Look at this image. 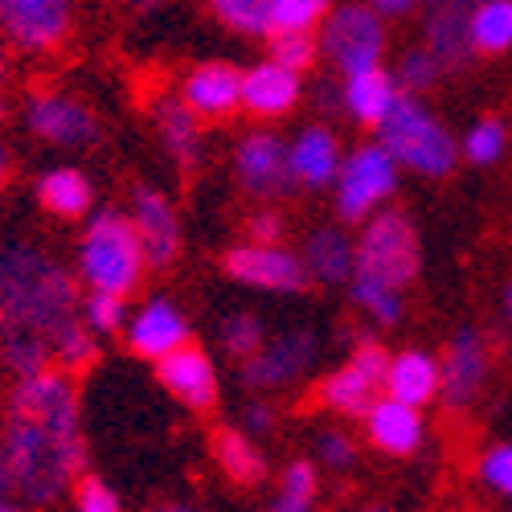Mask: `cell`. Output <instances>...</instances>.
I'll list each match as a JSON object with an SVG mask.
<instances>
[{
	"instance_id": "6da1fadb",
	"label": "cell",
	"mask_w": 512,
	"mask_h": 512,
	"mask_svg": "<svg viewBox=\"0 0 512 512\" xmlns=\"http://www.w3.org/2000/svg\"><path fill=\"white\" fill-rule=\"evenodd\" d=\"M0 443L21 504L50 508L74 492L78 476L87 472L74 373L50 365L33 377H17L0 418Z\"/></svg>"
},
{
	"instance_id": "7a4b0ae2",
	"label": "cell",
	"mask_w": 512,
	"mask_h": 512,
	"mask_svg": "<svg viewBox=\"0 0 512 512\" xmlns=\"http://www.w3.org/2000/svg\"><path fill=\"white\" fill-rule=\"evenodd\" d=\"M78 275L33 242L0 246V328H29L54 340L82 316Z\"/></svg>"
},
{
	"instance_id": "3957f363",
	"label": "cell",
	"mask_w": 512,
	"mask_h": 512,
	"mask_svg": "<svg viewBox=\"0 0 512 512\" xmlns=\"http://www.w3.org/2000/svg\"><path fill=\"white\" fill-rule=\"evenodd\" d=\"M148 254L140 242V230L132 222V213L123 209H95L87 218V230L78 238V279L87 283V291H115L132 295L144 283Z\"/></svg>"
},
{
	"instance_id": "277c9868",
	"label": "cell",
	"mask_w": 512,
	"mask_h": 512,
	"mask_svg": "<svg viewBox=\"0 0 512 512\" xmlns=\"http://www.w3.org/2000/svg\"><path fill=\"white\" fill-rule=\"evenodd\" d=\"M377 144L422 177H447L455 168V140L414 95H398L394 111L377 127Z\"/></svg>"
},
{
	"instance_id": "5b68a950",
	"label": "cell",
	"mask_w": 512,
	"mask_h": 512,
	"mask_svg": "<svg viewBox=\"0 0 512 512\" xmlns=\"http://www.w3.org/2000/svg\"><path fill=\"white\" fill-rule=\"evenodd\" d=\"M418 230L406 213L398 209H386L369 218V226L361 230V242H357V267L353 275H369L377 283H386L394 291L410 287L414 275H418Z\"/></svg>"
},
{
	"instance_id": "8992f818",
	"label": "cell",
	"mask_w": 512,
	"mask_h": 512,
	"mask_svg": "<svg viewBox=\"0 0 512 512\" xmlns=\"http://www.w3.org/2000/svg\"><path fill=\"white\" fill-rule=\"evenodd\" d=\"M381 50H386L381 13L365 9V5H340L320 25V54L345 78L381 66Z\"/></svg>"
},
{
	"instance_id": "52a82bcc",
	"label": "cell",
	"mask_w": 512,
	"mask_h": 512,
	"mask_svg": "<svg viewBox=\"0 0 512 512\" xmlns=\"http://www.w3.org/2000/svg\"><path fill=\"white\" fill-rule=\"evenodd\" d=\"M226 279L254 287V291H271V295H295L308 291L312 271L304 263V254H295L279 242H238L226 250L222 259Z\"/></svg>"
},
{
	"instance_id": "ba28073f",
	"label": "cell",
	"mask_w": 512,
	"mask_h": 512,
	"mask_svg": "<svg viewBox=\"0 0 512 512\" xmlns=\"http://www.w3.org/2000/svg\"><path fill=\"white\" fill-rule=\"evenodd\" d=\"M398 160L381 148L365 144L357 148L336 173V218L340 222H365L373 205H381L398 185Z\"/></svg>"
},
{
	"instance_id": "9c48e42d",
	"label": "cell",
	"mask_w": 512,
	"mask_h": 512,
	"mask_svg": "<svg viewBox=\"0 0 512 512\" xmlns=\"http://www.w3.org/2000/svg\"><path fill=\"white\" fill-rule=\"evenodd\" d=\"M25 127L50 148H87L99 136L95 111L70 91L41 87L25 95Z\"/></svg>"
},
{
	"instance_id": "30bf717a",
	"label": "cell",
	"mask_w": 512,
	"mask_h": 512,
	"mask_svg": "<svg viewBox=\"0 0 512 512\" xmlns=\"http://www.w3.org/2000/svg\"><path fill=\"white\" fill-rule=\"evenodd\" d=\"M74 29V0H0V33L21 54H54Z\"/></svg>"
},
{
	"instance_id": "8fae6325",
	"label": "cell",
	"mask_w": 512,
	"mask_h": 512,
	"mask_svg": "<svg viewBox=\"0 0 512 512\" xmlns=\"http://www.w3.org/2000/svg\"><path fill=\"white\" fill-rule=\"evenodd\" d=\"M234 177L242 193L254 201H279L295 189L291 173V144H283L275 132H250L234 148Z\"/></svg>"
},
{
	"instance_id": "7c38bea8",
	"label": "cell",
	"mask_w": 512,
	"mask_h": 512,
	"mask_svg": "<svg viewBox=\"0 0 512 512\" xmlns=\"http://www.w3.org/2000/svg\"><path fill=\"white\" fill-rule=\"evenodd\" d=\"M316 361V336L312 332H283L275 340L238 361L242 365V386L254 390V394H267V390H279V386H291V381H300Z\"/></svg>"
},
{
	"instance_id": "4fadbf2b",
	"label": "cell",
	"mask_w": 512,
	"mask_h": 512,
	"mask_svg": "<svg viewBox=\"0 0 512 512\" xmlns=\"http://www.w3.org/2000/svg\"><path fill=\"white\" fill-rule=\"evenodd\" d=\"M123 340H127V349H132L136 357L156 365L160 357L189 345V320L173 300H168V295H152V300H144L136 308V316L127 320Z\"/></svg>"
},
{
	"instance_id": "5bb4252c",
	"label": "cell",
	"mask_w": 512,
	"mask_h": 512,
	"mask_svg": "<svg viewBox=\"0 0 512 512\" xmlns=\"http://www.w3.org/2000/svg\"><path fill=\"white\" fill-rule=\"evenodd\" d=\"M156 381L197 414L218 402V365H213V357L205 349H197L193 340L156 361Z\"/></svg>"
},
{
	"instance_id": "9a60e30c",
	"label": "cell",
	"mask_w": 512,
	"mask_h": 512,
	"mask_svg": "<svg viewBox=\"0 0 512 512\" xmlns=\"http://www.w3.org/2000/svg\"><path fill=\"white\" fill-rule=\"evenodd\" d=\"M132 222L140 230L148 263L152 267H173L177 254H181V218H177L173 201L152 185H140L132 193Z\"/></svg>"
},
{
	"instance_id": "2e32d148",
	"label": "cell",
	"mask_w": 512,
	"mask_h": 512,
	"mask_svg": "<svg viewBox=\"0 0 512 512\" xmlns=\"http://www.w3.org/2000/svg\"><path fill=\"white\" fill-rule=\"evenodd\" d=\"M242 74L230 62H201L181 78V99L201 119H226L242 111Z\"/></svg>"
},
{
	"instance_id": "e0dca14e",
	"label": "cell",
	"mask_w": 512,
	"mask_h": 512,
	"mask_svg": "<svg viewBox=\"0 0 512 512\" xmlns=\"http://www.w3.org/2000/svg\"><path fill=\"white\" fill-rule=\"evenodd\" d=\"M484 373H488V349H484L480 332L459 328L447 345V357H443V402L451 410H463L484 386Z\"/></svg>"
},
{
	"instance_id": "ac0fdd59",
	"label": "cell",
	"mask_w": 512,
	"mask_h": 512,
	"mask_svg": "<svg viewBox=\"0 0 512 512\" xmlns=\"http://www.w3.org/2000/svg\"><path fill=\"white\" fill-rule=\"evenodd\" d=\"M152 119H156V136H160L164 152L173 156V164L181 168V173H193V168L205 160V127H201V115L177 95V99H156Z\"/></svg>"
},
{
	"instance_id": "d6986e66",
	"label": "cell",
	"mask_w": 512,
	"mask_h": 512,
	"mask_svg": "<svg viewBox=\"0 0 512 512\" xmlns=\"http://www.w3.org/2000/svg\"><path fill=\"white\" fill-rule=\"evenodd\" d=\"M300 78L287 66H279L275 58L250 66L242 74V111L259 115V119H279L287 115L295 103H300Z\"/></svg>"
},
{
	"instance_id": "ffe728a7",
	"label": "cell",
	"mask_w": 512,
	"mask_h": 512,
	"mask_svg": "<svg viewBox=\"0 0 512 512\" xmlns=\"http://www.w3.org/2000/svg\"><path fill=\"white\" fill-rule=\"evenodd\" d=\"M37 205L54 213L62 222H74V218H91L95 213V185L91 177L82 173L74 164H54L46 173L37 177Z\"/></svg>"
},
{
	"instance_id": "44dd1931",
	"label": "cell",
	"mask_w": 512,
	"mask_h": 512,
	"mask_svg": "<svg viewBox=\"0 0 512 512\" xmlns=\"http://www.w3.org/2000/svg\"><path fill=\"white\" fill-rule=\"evenodd\" d=\"M365 431H369V443L386 455H414L418 443H422V418H418V406H406L398 398H377L373 410L365 414Z\"/></svg>"
},
{
	"instance_id": "7402d4cb",
	"label": "cell",
	"mask_w": 512,
	"mask_h": 512,
	"mask_svg": "<svg viewBox=\"0 0 512 512\" xmlns=\"http://www.w3.org/2000/svg\"><path fill=\"white\" fill-rule=\"evenodd\" d=\"M340 148L332 140L328 127H304L300 136L291 144V173H295V185L304 189H328L336 185V173H340Z\"/></svg>"
},
{
	"instance_id": "603a6c76",
	"label": "cell",
	"mask_w": 512,
	"mask_h": 512,
	"mask_svg": "<svg viewBox=\"0 0 512 512\" xmlns=\"http://www.w3.org/2000/svg\"><path fill=\"white\" fill-rule=\"evenodd\" d=\"M426 50H431L443 70H463L476 54L472 37V9H431L426 17Z\"/></svg>"
},
{
	"instance_id": "cb8c5ba5",
	"label": "cell",
	"mask_w": 512,
	"mask_h": 512,
	"mask_svg": "<svg viewBox=\"0 0 512 512\" xmlns=\"http://www.w3.org/2000/svg\"><path fill=\"white\" fill-rule=\"evenodd\" d=\"M213 459H218L226 480H234L242 488H254L267 480V455L246 426H218V431H213Z\"/></svg>"
},
{
	"instance_id": "d4e9b609",
	"label": "cell",
	"mask_w": 512,
	"mask_h": 512,
	"mask_svg": "<svg viewBox=\"0 0 512 512\" xmlns=\"http://www.w3.org/2000/svg\"><path fill=\"white\" fill-rule=\"evenodd\" d=\"M394 103H398V82L386 70H381V66L345 78V111L357 123L381 127V123H386V115L394 111Z\"/></svg>"
},
{
	"instance_id": "484cf974",
	"label": "cell",
	"mask_w": 512,
	"mask_h": 512,
	"mask_svg": "<svg viewBox=\"0 0 512 512\" xmlns=\"http://www.w3.org/2000/svg\"><path fill=\"white\" fill-rule=\"evenodd\" d=\"M377 386H381V381L369 377V373L349 357L336 373L324 377L320 402H324L328 410H336V414H345V418H365V414L373 410V402H377Z\"/></svg>"
},
{
	"instance_id": "4316f807",
	"label": "cell",
	"mask_w": 512,
	"mask_h": 512,
	"mask_svg": "<svg viewBox=\"0 0 512 512\" xmlns=\"http://www.w3.org/2000/svg\"><path fill=\"white\" fill-rule=\"evenodd\" d=\"M386 390H390V398H398L406 406H426L443 390V365H435L426 353H398L390 361Z\"/></svg>"
},
{
	"instance_id": "83f0119b",
	"label": "cell",
	"mask_w": 512,
	"mask_h": 512,
	"mask_svg": "<svg viewBox=\"0 0 512 512\" xmlns=\"http://www.w3.org/2000/svg\"><path fill=\"white\" fill-rule=\"evenodd\" d=\"M304 263L320 283H345L353 279V267H357V246L336 226H320L304 246Z\"/></svg>"
},
{
	"instance_id": "f1b7e54d",
	"label": "cell",
	"mask_w": 512,
	"mask_h": 512,
	"mask_svg": "<svg viewBox=\"0 0 512 512\" xmlns=\"http://www.w3.org/2000/svg\"><path fill=\"white\" fill-rule=\"evenodd\" d=\"M0 365L17 377H33L54 365V345L29 328H0Z\"/></svg>"
},
{
	"instance_id": "f546056e",
	"label": "cell",
	"mask_w": 512,
	"mask_h": 512,
	"mask_svg": "<svg viewBox=\"0 0 512 512\" xmlns=\"http://www.w3.org/2000/svg\"><path fill=\"white\" fill-rule=\"evenodd\" d=\"M54 365L66 369V373H82V369H91L95 357H99V336L87 328V320H70L54 340Z\"/></svg>"
},
{
	"instance_id": "4dcf8cb0",
	"label": "cell",
	"mask_w": 512,
	"mask_h": 512,
	"mask_svg": "<svg viewBox=\"0 0 512 512\" xmlns=\"http://www.w3.org/2000/svg\"><path fill=\"white\" fill-rule=\"evenodd\" d=\"M472 37L480 54H500L512 46V0H484L472 13Z\"/></svg>"
},
{
	"instance_id": "1f68e13d",
	"label": "cell",
	"mask_w": 512,
	"mask_h": 512,
	"mask_svg": "<svg viewBox=\"0 0 512 512\" xmlns=\"http://www.w3.org/2000/svg\"><path fill=\"white\" fill-rule=\"evenodd\" d=\"M209 9L242 37H271V0H209Z\"/></svg>"
},
{
	"instance_id": "d6a6232c",
	"label": "cell",
	"mask_w": 512,
	"mask_h": 512,
	"mask_svg": "<svg viewBox=\"0 0 512 512\" xmlns=\"http://www.w3.org/2000/svg\"><path fill=\"white\" fill-rule=\"evenodd\" d=\"M320 492V476L308 459L287 463V472L279 480V496H275V512H312Z\"/></svg>"
},
{
	"instance_id": "836d02e7",
	"label": "cell",
	"mask_w": 512,
	"mask_h": 512,
	"mask_svg": "<svg viewBox=\"0 0 512 512\" xmlns=\"http://www.w3.org/2000/svg\"><path fill=\"white\" fill-rule=\"evenodd\" d=\"M218 340H222V349L234 361H246V357H254V353L267 345V328H263V320L254 316V312H234V316L222 320Z\"/></svg>"
},
{
	"instance_id": "e575fe53",
	"label": "cell",
	"mask_w": 512,
	"mask_h": 512,
	"mask_svg": "<svg viewBox=\"0 0 512 512\" xmlns=\"http://www.w3.org/2000/svg\"><path fill=\"white\" fill-rule=\"evenodd\" d=\"M328 21V0H271V33H312Z\"/></svg>"
},
{
	"instance_id": "d590c367",
	"label": "cell",
	"mask_w": 512,
	"mask_h": 512,
	"mask_svg": "<svg viewBox=\"0 0 512 512\" xmlns=\"http://www.w3.org/2000/svg\"><path fill=\"white\" fill-rule=\"evenodd\" d=\"M82 320L95 336H115L127 328V295L115 291H87L82 295Z\"/></svg>"
},
{
	"instance_id": "8d00e7d4",
	"label": "cell",
	"mask_w": 512,
	"mask_h": 512,
	"mask_svg": "<svg viewBox=\"0 0 512 512\" xmlns=\"http://www.w3.org/2000/svg\"><path fill=\"white\" fill-rule=\"evenodd\" d=\"M353 300H357L377 324H398V320H402L398 291L386 287V283H377V279H369V275H353Z\"/></svg>"
},
{
	"instance_id": "74e56055",
	"label": "cell",
	"mask_w": 512,
	"mask_h": 512,
	"mask_svg": "<svg viewBox=\"0 0 512 512\" xmlns=\"http://www.w3.org/2000/svg\"><path fill=\"white\" fill-rule=\"evenodd\" d=\"M271 58L295 74H308L320 58V41L312 33H271Z\"/></svg>"
},
{
	"instance_id": "f35d334b",
	"label": "cell",
	"mask_w": 512,
	"mask_h": 512,
	"mask_svg": "<svg viewBox=\"0 0 512 512\" xmlns=\"http://www.w3.org/2000/svg\"><path fill=\"white\" fill-rule=\"evenodd\" d=\"M70 504H74V512H123L119 492L107 480H99L95 472H82L78 476V484L70 492Z\"/></svg>"
},
{
	"instance_id": "ab89813d",
	"label": "cell",
	"mask_w": 512,
	"mask_h": 512,
	"mask_svg": "<svg viewBox=\"0 0 512 512\" xmlns=\"http://www.w3.org/2000/svg\"><path fill=\"white\" fill-rule=\"evenodd\" d=\"M463 152H467V160H472V164H492V160L504 152V127H500L496 119L476 123L472 136L463 140Z\"/></svg>"
},
{
	"instance_id": "60d3db41",
	"label": "cell",
	"mask_w": 512,
	"mask_h": 512,
	"mask_svg": "<svg viewBox=\"0 0 512 512\" xmlns=\"http://www.w3.org/2000/svg\"><path fill=\"white\" fill-rule=\"evenodd\" d=\"M439 70H443V62H439L431 50H414V54L402 58L398 82H402L406 91H426V87H431V82L439 78Z\"/></svg>"
},
{
	"instance_id": "b9f144b4",
	"label": "cell",
	"mask_w": 512,
	"mask_h": 512,
	"mask_svg": "<svg viewBox=\"0 0 512 512\" xmlns=\"http://www.w3.org/2000/svg\"><path fill=\"white\" fill-rule=\"evenodd\" d=\"M320 459L328 467H336V472H345V467H353V459H357V443L345 431H324L320 435Z\"/></svg>"
},
{
	"instance_id": "7bdbcfd3",
	"label": "cell",
	"mask_w": 512,
	"mask_h": 512,
	"mask_svg": "<svg viewBox=\"0 0 512 512\" xmlns=\"http://www.w3.org/2000/svg\"><path fill=\"white\" fill-rule=\"evenodd\" d=\"M246 242H283V218L275 209H254L246 218Z\"/></svg>"
},
{
	"instance_id": "ee69618b",
	"label": "cell",
	"mask_w": 512,
	"mask_h": 512,
	"mask_svg": "<svg viewBox=\"0 0 512 512\" xmlns=\"http://www.w3.org/2000/svg\"><path fill=\"white\" fill-rule=\"evenodd\" d=\"M484 480L504 496H512V447H496L484 455Z\"/></svg>"
},
{
	"instance_id": "f6af8a7d",
	"label": "cell",
	"mask_w": 512,
	"mask_h": 512,
	"mask_svg": "<svg viewBox=\"0 0 512 512\" xmlns=\"http://www.w3.org/2000/svg\"><path fill=\"white\" fill-rule=\"evenodd\" d=\"M242 426L254 435V439H263V435H271L275 431V410L263 402V398H254L246 410H242Z\"/></svg>"
},
{
	"instance_id": "bcb514c9",
	"label": "cell",
	"mask_w": 512,
	"mask_h": 512,
	"mask_svg": "<svg viewBox=\"0 0 512 512\" xmlns=\"http://www.w3.org/2000/svg\"><path fill=\"white\" fill-rule=\"evenodd\" d=\"M316 103H320V111H328V115H336V111H345V87H336V82H320V91H316Z\"/></svg>"
},
{
	"instance_id": "7dc6e473",
	"label": "cell",
	"mask_w": 512,
	"mask_h": 512,
	"mask_svg": "<svg viewBox=\"0 0 512 512\" xmlns=\"http://www.w3.org/2000/svg\"><path fill=\"white\" fill-rule=\"evenodd\" d=\"M369 9L381 13V17H402L414 9V0H369Z\"/></svg>"
},
{
	"instance_id": "c3c4849f",
	"label": "cell",
	"mask_w": 512,
	"mask_h": 512,
	"mask_svg": "<svg viewBox=\"0 0 512 512\" xmlns=\"http://www.w3.org/2000/svg\"><path fill=\"white\" fill-rule=\"evenodd\" d=\"M9 74H13V41H9L5 33H0V91H5Z\"/></svg>"
},
{
	"instance_id": "681fc988",
	"label": "cell",
	"mask_w": 512,
	"mask_h": 512,
	"mask_svg": "<svg viewBox=\"0 0 512 512\" xmlns=\"http://www.w3.org/2000/svg\"><path fill=\"white\" fill-rule=\"evenodd\" d=\"M13 496V476H9V459H5V443H0V500Z\"/></svg>"
},
{
	"instance_id": "f907efd6",
	"label": "cell",
	"mask_w": 512,
	"mask_h": 512,
	"mask_svg": "<svg viewBox=\"0 0 512 512\" xmlns=\"http://www.w3.org/2000/svg\"><path fill=\"white\" fill-rule=\"evenodd\" d=\"M426 5H431V9H480L484 5V0H426Z\"/></svg>"
},
{
	"instance_id": "816d5d0a",
	"label": "cell",
	"mask_w": 512,
	"mask_h": 512,
	"mask_svg": "<svg viewBox=\"0 0 512 512\" xmlns=\"http://www.w3.org/2000/svg\"><path fill=\"white\" fill-rule=\"evenodd\" d=\"M127 9H136V13H152V9H160V0H123Z\"/></svg>"
},
{
	"instance_id": "f5cc1de1",
	"label": "cell",
	"mask_w": 512,
	"mask_h": 512,
	"mask_svg": "<svg viewBox=\"0 0 512 512\" xmlns=\"http://www.w3.org/2000/svg\"><path fill=\"white\" fill-rule=\"evenodd\" d=\"M5 181H9V148L0 140V189H5Z\"/></svg>"
},
{
	"instance_id": "db71d44e",
	"label": "cell",
	"mask_w": 512,
	"mask_h": 512,
	"mask_svg": "<svg viewBox=\"0 0 512 512\" xmlns=\"http://www.w3.org/2000/svg\"><path fill=\"white\" fill-rule=\"evenodd\" d=\"M0 512H25V504H21V500H13V496H9V500H0Z\"/></svg>"
},
{
	"instance_id": "11a10c76",
	"label": "cell",
	"mask_w": 512,
	"mask_h": 512,
	"mask_svg": "<svg viewBox=\"0 0 512 512\" xmlns=\"http://www.w3.org/2000/svg\"><path fill=\"white\" fill-rule=\"evenodd\" d=\"M152 512H193L189 504H164V508H152Z\"/></svg>"
},
{
	"instance_id": "9f6ffc18",
	"label": "cell",
	"mask_w": 512,
	"mask_h": 512,
	"mask_svg": "<svg viewBox=\"0 0 512 512\" xmlns=\"http://www.w3.org/2000/svg\"><path fill=\"white\" fill-rule=\"evenodd\" d=\"M0 119H5V99H0Z\"/></svg>"
},
{
	"instance_id": "6f0895ef",
	"label": "cell",
	"mask_w": 512,
	"mask_h": 512,
	"mask_svg": "<svg viewBox=\"0 0 512 512\" xmlns=\"http://www.w3.org/2000/svg\"><path fill=\"white\" fill-rule=\"evenodd\" d=\"M508 308H512V291H508Z\"/></svg>"
},
{
	"instance_id": "680465c9",
	"label": "cell",
	"mask_w": 512,
	"mask_h": 512,
	"mask_svg": "<svg viewBox=\"0 0 512 512\" xmlns=\"http://www.w3.org/2000/svg\"><path fill=\"white\" fill-rule=\"evenodd\" d=\"M369 512H386V508H369Z\"/></svg>"
}]
</instances>
